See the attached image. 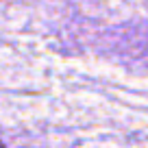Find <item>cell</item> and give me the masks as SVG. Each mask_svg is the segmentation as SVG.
<instances>
[{
    "label": "cell",
    "mask_w": 148,
    "mask_h": 148,
    "mask_svg": "<svg viewBox=\"0 0 148 148\" xmlns=\"http://www.w3.org/2000/svg\"><path fill=\"white\" fill-rule=\"evenodd\" d=\"M0 148H5V146H2V144H0Z\"/></svg>",
    "instance_id": "cell-1"
}]
</instances>
